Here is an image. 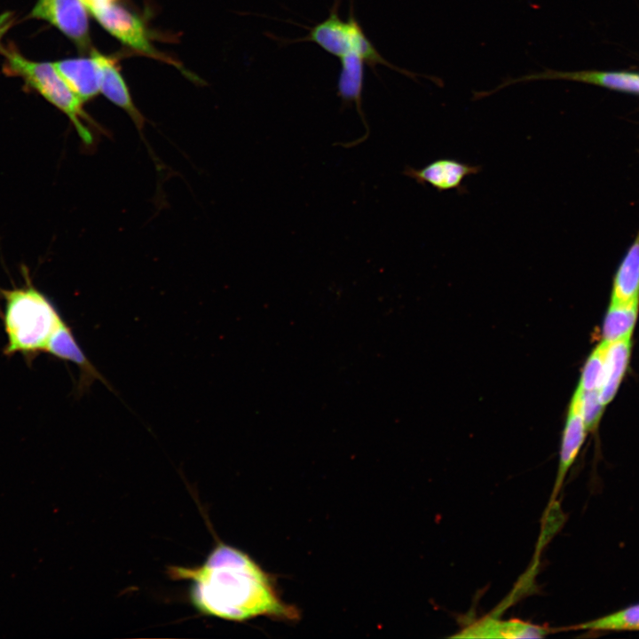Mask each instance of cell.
<instances>
[{"mask_svg":"<svg viewBox=\"0 0 639 639\" xmlns=\"http://www.w3.org/2000/svg\"><path fill=\"white\" fill-rule=\"evenodd\" d=\"M25 284L0 289L4 301L2 313L6 356L21 354L31 361L42 352L54 332L65 322L52 301L34 286L28 269H23Z\"/></svg>","mask_w":639,"mask_h":639,"instance_id":"2","label":"cell"},{"mask_svg":"<svg viewBox=\"0 0 639 639\" xmlns=\"http://www.w3.org/2000/svg\"><path fill=\"white\" fill-rule=\"evenodd\" d=\"M87 6L83 0H38L31 16L44 20L79 46L89 43Z\"/></svg>","mask_w":639,"mask_h":639,"instance_id":"5","label":"cell"},{"mask_svg":"<svg viewBox=\"0 0 639 639\" xmlns=\"http://www.w3.org/2000/svg\"><path fill=\"white\" fill-rule=\"evenodd\" d=\"M587 431L580 410V392L576 390L570 404L563 431L559 465L550 503L555 501L560 492L565 476L583 445Z\"/></svg>","mask_w":639,"mask_h":639,"instance_id":"9","label":"cell"},{"mask_svg":"<svg viewBox=\"0 0 639 639\" xmlns=\"http://www.w3.org/2000/svg\"><path fill=\"white\" fill-rule=\"evenodd\" d=\"M606 343L602 342L588 359L578 389L581 391L599 390L604 364Z\"/></svg>","mask_w":639,"mask_h":639,"instance_id":"18","label":"cell"},{"mask_svg":"<svg viewBox=\"0 0 639 639\" xmlns=\"http://www.w3.org/2000/svg\"><path fill=\"white\" fill-rule=\"evenodd\" d=\"M70 90L85 102L100 91L101 70L97 59H63L52 63Z\"/></svg>","mask_w":639,"mask_h":639,"instance_id":"10","label":"cell"},{"mask_svg":"<svg viewBox=\"0 0 639 639\" xmlns=\"http://www.w3.org/2000/svg\"><path fill=\"white\" fill-rule=\"evenodd\" d=\"M548 628L521 620H500L485 618L468 626L455 637L463 638H539L545 636Z\"/></svg>","mask_w":639,"mask_h":639,"instance_id":"12","label":"cell"},{"mask_svg":"<svg viewBox=\"0 0 639 639\" xmlns=\"http://www.w3.org/2000/svg\"><path fill=\"white\" fill-rule=\"evenodd\" d=\"M101 70L100 91L111 102L125 110L140 130L144 125L142 114L136 108L127 85L119 73L114 61L93 51Z\"/></svg>","mask_w":639,"mask_h":639,"instance_id":"13","label":"cell"},{"mask_svg":"<svg viewBox=\"0 0 639 639\" xmlns=\"http://www.w3.org/2000/svg\"><path fill=\"white\" fill-rule=\"evenodd\" d=\"M639 300V231L614 276L611 302Z\"/></svg>","mask_w":639,"mask_h":639,"instance_id":"15","label":"cell"},{"mask_svg":"<svg viewBox=\"0 0 639 639\" xmlns=\"http://www.w3.org/2000/svg\"><path fill=\"white\" fill-rule=\"evenodd\" d=\"M173 580L189 581V598L201 614L243 622L259 616L284 621L299 618V611L284 602L273 577L246 552L217 541L197 566L171 565Z\"/></svg>","mask_w":639,"mask_h":639,"instance_id":"1","label":"cell"},{"mask_svg":"<svg viewBox=\"0 0 639 639\" xmlns=\"http://www.w3.org/2000/svg\"><path fill=\"white\" fill-rule=\"evenodd\" d=\"M482 170L481 165L469 164L453 158H439L415 169L406 166L403 174L421 185H430L438 192H465L464 180Z\"/></svg>","mask_w":639,"mask_h":639,"instance_id":"7","label":"cell"},{"mask_svg":"<svg viewBox=\"0 0 639 639\" xmlns=\"http://www.w3.org/2000/svg\"><path fill=\"white\" fill-rule=\"evenodd\" d=\"M568 80L598 85L622 92L639 94V73L627 71H553L525 75L509 80L496 90L520 82L535 80Z\"/></svg>","mask_w":639,"mask_h":639,"instance_id":"8","label":"cell"},{"mask_svg":"<svg viewBox=\"0 0 639 639\" xmlns=\"http://www.w3.org/2000/svg\"><path fill=\"white\" fill-rule=\"evenodd\" d=\"M639 300L628 303L611 302L603 327V342L611 343L630 337L634 328Z\"/></svg>","mask_w":639,"mask_h":639,"instance_id":"16","label":"cell"},{"mask_svg":"<svg viewBox=\"0 0 639 639\" xmlns=\"http://www.w3.org/2000/svg\"><path fill=\"white\" fill-rule=\"evenodd\" d=\"M630 337L606 343L604 372L598 390L604 406L615 396L627 370L631 351Z\"/></svg>","mask_w":639,"mask_h":639,"instance_id":"14","label":"cell"},{"mask_svg":"<svg viewBox=\"0 0 639 639\" xmlns=\"http://www.w3.org/2000/svg\"><path fill=\"white\" fill-rule=\"evenodd\" d=\"M574 627L591 631H637L639 630V604Z\"/></svg>","mask_w":639,"mask_h":639,"instance_id":"17","label":"cell"},{"mask_svg":"<svg viewBox=\"0 0 639 639\" xmlns=\"http://www.w3.org/2000/svg\"><path fill=\"white\" fill-rule=\"evenodd\" d=\"M90 11L99 24L122 43L142 53L159 58L142 20L137 15L114 3Z\"/></svg>","mask_w":639,"mask_h":639,"instance_id":"6","label":"cell"},{"mask_svg":"<svg viewBox=\"0 0 639 639\" xmlns=\"http://www.w3.org/2000/svg\"><path fill=\"white\" fill-rule=\"evenodd\" d=\"M45 352L62 360L72 362L80 369V390L90 386L91 383L98 379L106 382L99 372L94 367L91 362L83 353L82 348L78 344L72 329L66 323L54 332L51 335Z\"/></svg>","mask_w":639,"mask_h":639,"instance_id":"11","label":"cell"},{"mask_svg":"<svg viewBox=\"0 0 639 639\" xmlns=\"http://www.w3.org/2000/svg\"><path fill=\"white\" fill-rule=\"evenodd\" d=\"M9 68L47 101L62 111L71 121L80 138L91 145L93 137L84 124L87 114L83 110V101L70 90L52 63L29 60L14 51H5Z\"/></svg>","mask_w":639,"mask_h":639,"instance_id":"3","label":"cell"},{"mask_svg":"<svg viewBox=\"0 0 639 639\" xmlns=\"http://www.w3.org/2000/svg\"><path fill=\"white\" fill-rule=\"evenodd\" d=\"M580 396V410L588 431L596 430L603 414L604 405L599 398L598 390L581 391L577 388Z\"/></svg>","mask_w":639,"mask_h":639,"instance_id":"19","label":"cell"},{"mask_svg":"<svg viewBox=\"0 0 639 639\" xmlns=\"http://www.w3.org/2000/svg\"><path fill=\"white\" fill-rule=\"evenodd\" d=\"M307 39L339 59L352 50H358L366 63L383 64L384 61L356 20H343L335 12L314 26Z\"/></svg>","mask_w":639,"mask_h":639,"instance_id":"4","label":"cell"},{"mask_svg":"<svg viewBox=\"0 0 639 639\" xmlns=\"http://www.w3.org/2000/svg\"><path fill=\"white\" fill-rule=\"evenodd\" d=\"M10 13H4L0 16V39L12 24Z\"/></svg>","mask_w":639,"mask_h":639,"instance_id":"20","label":"cell"}]
</instances>
